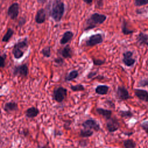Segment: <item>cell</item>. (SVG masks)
<instances>
[{"label": "cell", "mask_w": 148, "mask_h": 148, "mask_svg": "<svg viewBox=\"0 0 148 148\" xmlns=\"http://www.w3.org/2000/svg\"><path fill=\"white\" fill-rule=\"evenodd\" d=\"M65 12V5L61 0H54L50 11V16L56 21H61Z\"/></svg>", "instance_id": "1"}, {"label": "cell", "mask_w": 148, "mask_h": 148, "mask_svg": "<svg viewBox=\"0 0 148 148\" xmlns=\"http://www.w3.org/2000/svg\"><path fill=\"white\" fill-rule=\"evenodd\" d=\"M106 20V16L104 14L95 13L92 14L86 21L84 30H89L94 28L99 24H102Z\"/></svg>", "instance_id": "2"}, {"label": "cell", "mask_w": 148, "mask_h": 148, "mask_svg": "<svg viewBox=\"0 0 148 148\" xmlns=\"http://www.w3.org/2000/svg\"><path fill=\"white\" fill-rule=\"evenodd\" d=\"M28 40L25 38L24 39L18 41L14 46L12 49V54L16 59L21 58L24 54L25 50L28 48Z\"/></svg>", "instance_id": "3"}, {"label": "cell", "mask_w": 148, "mask_h": 148, "mask_svg": "<svg viewBox=\"0 0 148 148\" xmlns=\"http://www.w3.org/2000/svg\"><path fill=\"white\" fill-rule=\"evenodd\" d=\"M67 95V89L62 86L56 87L53 93V99L58 103H61L64 101Z\"/></svg>", "instance_id": "4"}, {"label": "cell", "mask_w": 148, "mask_h": 148, "mask_svg": "<svg viewBox=\"0 0 148 148\" xmlns=\"http://www.w3.org/2000/svg\"><path fill=\"white\" fill-rule=\"evenodd\" d=\"M28 67L27 64H23L15 66L13 68L12 73L14 76H19L21 77H27L28 75Z\"/></svg>", "instance_id": "5"}, {"label": "cell", "mask_w": 148, "mask_h": 148, "mask_svg": "<svg viewBox=\"0 0 148 148\" xmlns=\"http://www.w3.org/2000/svg\"><path fill=\"white\" fill-rule=\"evenodd\" d=\"M106 127L109 132H114L119 129L120 123L116 117H113L107 120Z\"/></svg>", "instance_id": "6"}, {"label": "cell", "mask_w": 148, "mask_h": 148, "mask_svg": "<svg viewBox=\"0 0 148 148\" xmlns=\"http://www.w3.org/2000/svg\"><path fill=\"white\" fill-rule=\"evenodd\" d=\"M84 128L92 130L96 132L100 130L101 127L99 123L94 119H87L85 120L82 124Z\"/></svg>", "instance_id": "7"}, {"label": "cell", "mask_w": 148, "mask_h": 148, "mask_svg": "<svg viewBox=\"0 0 148 148\" xmlns=\"http://www.w3.org/2000/svg\"><path fill=\"white\" fill-rule=\"evenodd\" d=\"M103 42V38L101 34H97L90 36L86 41L87 46H94Z\"/></svg>", "instance_id": "8"}, {"label": "cell", "mask_w": 148, "mask_h": 148, "mask_svg": "<svg viewBox=\"0 0 148 148\" xmlns=\"http://www.w3.org/2000/svg\"><path fill=\"white\" fill-rule=\"evenodd\" d=\"M116 96L118 99L121 101L127 100L131 98L130 95L128 91L124 86H118L116 90Z\"/></svg>", "instance_id": "9"}, {"label": "cell", "mask_w": 148, "mask_h": 148, "mask_svg": "<svg viewBox=\"0 0 148 148\" xmlns=\"http://www.w3.org/2000/svg\"><path fill=\"white\" fill-rule=\"evenodd\" d=\"M19 13V5L18 3L15 2L12 3L8 8V15L12 20L16 19Z\"/></svg>", "instance_id": "10"}, {"label": "cell", "mask_w": 148, "mask_h": 148, "mask_svg": "<svg viewBox=\"0 0 148 148\" xmlns=\"http://www.w3.org/2000/svg\"><path fill=\"white\" fill-rule=\"evenodd\" d=\"M133 53L131 51H127L123 53V62L127 66H132L135 62V60L132 58Z\"/></svg>", "instance_id": "11"}, {"label": "cell", "mask_w": 148, "mask_h": 148, "mask_svg": "<svg viewBox=\"0 0 148 148\" xmlns=\"http://www.w3.org/2000/svg\"><path fill=\"white\" fill-rule=\"evenodd\" d=\"M134 94L139 99L145 102H148V92L146 90L139 88H135Z\"/></svg>", "instance_id": "12"}, {"label": "cell", "mask_w": 148, "mask_h": 148, "mask_svg": "<svg viewBox=\"0 0 148 148\" xmlns=\"http://www.w3.org/2000/svg\"><path fill=\"white\" fill-rule=\"evenodd\" d=\"M3 110L8 113H10L13 112H16L18 110V105L15 102H8L5 103Z\"/></svg>", "instance_id": "13"}, {"label": "cell", "mask_w": 148, "mask_h": 148, "mask_svg": "<svg viewBox=\"0 0 148 148\" xmlns=\"http://www.w3.org/2000/svg\"><path fill=\"white\" fill-rule=\"evenodd\" d=\"M46 10L43 8L39 9L36 12V14L35 17L36 23L38 24L43 23L46 20Z\"/></svg>", "instance_id": "14"}, {"label": "cell", "mask_w": 148, "mask_h": 148, "mask_svg": "<svg viewBox=\"0 0 148 148\" xmlns=\"http://www.w3.org/2000/svg\"><path fill=\"white\" fill-rule=\"evenodd\" d=\"M59 54L64 58H70L72 57V50L69 45H66L58 51Z\"/></svg>", "instance_id": "15"}, {"label": "cell", "mask_w": 148, "mask_h": 148, "mask_svg": "<svg viewBox=\"0 0 148 148\" xmlns=\"http://www.w3.org/2000/svg\"><path fill=\"white\" fill-rule=\"evenodd\" d=\"M95 110L98 114L102 116L106 120H108L112 117V112L110 110L105 109L102 108H97L95 109Z\"/></svg>", "instance_id": "16"}, {"label": "cell", "mask_w": 148, "mask_h": 148, "mask_svg": "<svg viewBox=\"0 0 148 148\" xmlns=\"http://www.w3.org/2000/svg\"><path fill=\"white\" fill-rule=\"evenodd\" d=\"M39 114V110L34 106L28 108L25 112V115L27 118L32 119L36 117Z\"/></svg>", "instance_id": "17"}, {"label": "cell", "mask_w": 148, "mask_h": 148, "mask_svg": "<svg viewBox=\"0 0 148 148\" xmlns=\"http://www.w3.org/2000/svg\"><path fill=\"white\" fill-rule=\"evenodd\" d=\"M73 36V33L71 31H66L62 35V38L61 39L60 43L61 45H65L66 43H67L68 42H69L72 38Z\"/></svg>", "instance_id": "18"}, {"label": "cell", "mask_w": 148, "mask_h": 148, "mask_svg": "<svg viewBox=\"0 0 148 148\" xmlns=\"http://www.w3.org/2000/svg\"><path fill=\"white\" fill-rule=\"evenodd\" d=\"M109 87V86L104 84L98 85L95 87V92L98 95H106L108 94Z\"/></svg>", "instance_id": "19"}, {"label": "cell", "mask_w": 148, "mask_h": 148, "mask_svg": "<svg viewBox=\"0 0 148 148\" xmlns=\"http://www.w3.org/2000/svg\"><path fill=\"white\" fill-rule=\"evenodd\" d=\"M79 76V72L77 70L71 71L65 77V80L66 82H71L76 79Z\"/></svg>", "instance_id": "20"}, {"label": "cell", "mask_w": 148, "mask_h": 148, "mask_svg": "<svg viewBox=\"0 0 148 148\" xmlns=\"http://www.w3.org/2000/svg\"><path fill=\"white\" fill-rule=\"evenodd\" d=\"M94 134V132L90 129H82L80 130L79 133V136L82 138H89L91 136Z\"/></svg>", "instance_id": "21"}, {"label": "cell", "mask_w": 148, "mask_h": 148, "mask_svg": "<svg viewBox=\"0 0 148 148\" xmlns=\"http://www.w3.org/2000/svg\"><path fill=\"white\" fill-rule=\"evenodd\" d=\"M136 143L131 139H127L123 141V146L124 148H135Z\"/></svg>", "instance_id": "22"}, {"label": "cell", "mask_w": 148, "mask_h": 148, "mask_svg": "<svg viewBox=\"0 0 148 148\" xmlns=\"http://www.w3.org/2000/svg\"><path fill=\"white\" fill-rule=\"evenodd\" d=\"M13 34H14V31L11 28H8L7 30V32L2 38V41L3 42H8L9 40V39L11 38Z\"/></svg>", "instance_id": "23"}, {"label": "cell", "mask_w": 148, "mask_h": 148, "mask_svg": "<svg viewBox=\"0 0 148 148\" xmlns=\"http://www.w3.org/2000/svg\"><path fill=\"white\" fill-rule=\"evenodd\" d=\"M137 39H138V41L140 44H143V43L147 44V41H148V35L146 34H145L142 32H140L138 35Z\"/></svg>", "instance_id": "24"}, {"label": "cell", "mask_w": 148, "mask_h": 148, "mask_svg": "<svg viewBox=\"0 0 148 148\" xmlns=\"http://www.w3.org/2000/svg\"><path fill=\"white\" fill-rule=\"evenodd\" d=\"M119 113L121 117L125 119H130L134 116L132 112L130 110H120Z\"/></svg>", "instance_id": "25"}, {"label": "cell", "mask_w": 148, "mask_h": 148, "mask_svg": "<svg viewBox=\"0 0 148 148\" xmlns=\"http://www.w3.org/2000/svg\"><path fill=\"white\" fill-rule=\"evenodd\" d=\"M70 88H71L72 91H75V92H76V91H83L85 90V87L82 84L72 85Z\"/></svg>", "instance_id": "26"}, {"label": "cell", "mask_w": 148, "mask_h": 148, "mask_svg": "<svg viewBox=\"0 0 148 148\" xmlns=\"http://www.w3.org/2000/svg\"><path fill=\"white\" fill-rule=\"evenodd\" d=\"M122 27V32L125 35L131 34H132L133 32H134L132 30H130V29L127 28V23L125 22V20L123 21V22L122 23V27Z\"/></svg>", "instance_id": "27"}, {"label": "cell", "mask_w": 148, "mask_h": 148, "mask_svg": "<svg viewBox=\"0 0 148 148\" xmlns=\"http://www.w3.org/2000/svg\"><path fill=\"white\" fill-rule=\"evenodd\" d=\"M41 53L42 54V55L46 57V58H49L51 56V50H50V46H47V47H44Z\"/></svg>", "instance_id": "28"}, {"label": "cell", "mask_w": 148, "mask_h": 148, "mask_svg": "<svg viewBox=\"0 0 148 148\" xmlns=\"http://www.w3.org/2000/svg\"><path fill=\"white\" fill-rule=\"evenodd\" d=\"M92 62L94 65L96 66H101L105 63V60H100V59H95L92 58Z\"/></svg>", "instance_id": "29"}, {"label": "cell", "mask_w": 148, "mask_h": 148, "mask_svg": "<svg viewBox=\"0 0 148 148\" xmlns=\"http://www.w3.org/2000/svg\"><path fill=\"white\" fill-rule=\"evenodd\" d=\"M0 66L1 68H3L5 66V60L6 59V54L5 53L2 54L0 57Z\"/></svg>", "instance_id": "30"}, {"label": "cell", "mask_w": 148, "mask_h": 148, "mask_svg": "<svg viewBox=\"0 0 148 148\" xmlns=\"http://www.w3.org/2000/svg\"><path fill=\"white\" fill-rule=\"evenodd\" d=\"M138 86L139 87H146L148 86V79H144L140 80L138 83Z\"/></svg>", "instance_id": "31"}, {"label": "cell", "mask_w": 148, "mask_h": 148, "mask_svg": "<svg viewBox=\"0 0 148 148\" xmlns=\"http://www.w3.org/2000/svg\"><path fill=\"white\" fill-rule=\"evenodd\" d=\"M148 4V0H135L136 6H142Z\"/></svg>", "instance_id": "32"}, {"label": "cell", "mask_w": 148, "mask_h": 148, "mask_svg": "<svg viewBox=\"0 0 148 148\" xmlns=\"http://www.w3.org/2000/svg\"><path fill=\"white\" fill-rule=\"evenodd\" d=\"M54 62L58 65H62L64 64V60L62 58H61V57H57L56 58H54Z\"/></svg>", "instance_id": "33"}, {"label": "cell", "mask_w": 148, "mask_h": 148, "mask_svg": "<svg viewBox=\"0 0 148 148\" xmlns=\"http://www.w3.org/2000/svg\"><path fill=\"white\" fill-rule=\"evenodd\" d=\"M140 126H141L143 130H145L146 133L148 135V121H146L143 122L140 124Z\"/></svg>", "instance_id": "34"}, {"label": "cell", "mask_w": 148, "mask_h": 148, "mask_svg": "<svg viewBox=\"0 0 148 148\" xmlns=\"http://www.w3.org/2000/svg\"><path fill=\"white\" fill-rule=\"evenodd\" d=\"M97 71H91L90 72L88 75H87V78L88 79H92L94 76H95L97 74Z\"/></svg>", "instance_id": "35"}, {"label": "cell", "mask_w": 148, "mask_h": 148, "mask_svg": "<svg viewBox=\"0 0 148 148\" xmlns=\"http://www.w3.org/2000/svg\"><path fill=\"white\" fill-rule=\"evenodd\" d=\"M25 22H26V20L25 18L20 17V18L18 20V26L20 28L22 27L25 24Z\"/></svg>", "instance_id": "36"}, {"label": "cell", "mask_w": 148, "mask_h": 148, "mask_svg": "<svg viewBox=\"0 0 148 148\" xmlns=\"http://www.w3.org/2000/svg\"><path fill=\"white\" fill-rule=\"evenodd\" d=\"M105 102L110 108H113V109L115 108V104L114 103V102H113L112 101L109 100V99H106V100L105 101Z\"/></svg>", "instance_id": "37"}, {"label": "cell", "mask_w": 148, "mask_h": 148, "mask_svg": "<svg viewBox=\"0 0 148 148\" xmlns=\"http://www.w3.org/2000/svg\"><path fill=\"white\" fill-rule=\"evenodd\" d=\"M71 124V121L69 120L65 121L64 124V128L66 130H68L70 129V125Z\"/></svg>", "instance_id": "38"}, {"label": "cell", "mask_w": 148, "mask_h": 148, "mask_svg": "<svg viewBox=\"0 0 148 148\" xmlns=\"http://www.w3.org/2000/svg\"><path fill=\"white\" fill-rule=\"evenodd\" d=\"M79 145L82 147H86L87 145V142L86 140H81L79 142Z\"/></svg>", "instance_id": "39"}, {"label": "cell", "mask_w": 148, "mask_h": 148, "mask_svg": "<svg viewBox=\"0 0 148 148\" xmlns=\"http://www.w3.org/2000/svg\"><path fill=\"white\" fill-rule=\"evenodd\" d=\"M36 148H49V147L47 145H43L38 146Z\"/></svg>", "instance_id": "40"}, {"label": "cell", "mask_w": 148, "mask_h": 148, "mask_svg": "<svg viewBox=\"0 0 148 148\" xmlns=\"http://www.w3.org/2000/svg\"><path fill=\"white\" fill-rule=\"evenodd\" d=\"M84 2H85L87 4H90L92 3L93 0H83Z\"/></svg>", "instance_id": "41"}, {"label": "cell", "mask_w": 148, "mask_h": 148, "mask_svg": "<svg viewBox=\"0 0 148 148\" xmlns=\"http://www.w3.org/2000/svg\"><path fill=\"white\" fill-rule=\"evenodd\" d=\"M46 1H47V0H37V2H38L39 3H40V4H43V3H45Z\"/></svg>", "instance_id": "42"}, {"label": "cell", "mask_w": 148, "mask_h": 148, "mask_svg": "<svg viewBox=\"0 0 148 148\" xmlns=\"http://www.w3.org/2000/svg\"><path fill=\"white\" fill-rule=\"evenodd\" d=\"M133 133L132 132H129V133H126V132H124V134L125 135H128V136H130L131 135H132Z\"/></svg>", "instance_id": "43"}, {"label": "cell", "mask_w": 148, "mask_h": 148, "mask_svg": "<svg viewBox=\"0 0 148 148\" xmlns=\"http://www.w3.org/2000/svg\"><path fill=\"white\" fill-rule=\"evenodd\" d=\"M146 45H147V46H148V42L147 43V44H146Z\"/></svg>", "instance_id": "44"}, {"label": "cell", "mask_w": 148, "mask_h": 148, "mask_svg": "<svg viewBox=\"0 0 148 148\" xmlns=\"http://www.w3.org/2000/svg\"><path fill=\"white\" fill-rule=\"evenodd\" d=\"M2 1H5V0H2Z\"/></svg>", "instance_id": "45"}]
</instances>
